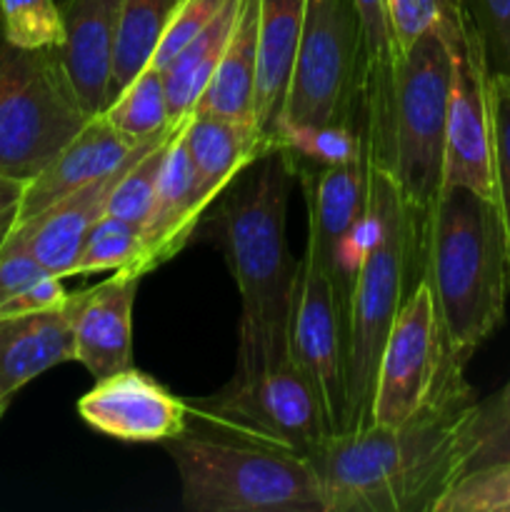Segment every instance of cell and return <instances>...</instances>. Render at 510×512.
Instances as JSON below:
<instances>
[{"label": "cell", "mask_w": 510, "mask_h": 512, "mask_svg": "<svg viewBox=\"0 0 510 512\" xmlns=\"http://www.w3.org/2000/svg\"><path fill=\"white\" fill-rule=\"evenodd\" d=\"M478 413L465 380L408 423L328 435L308 460L325 512H433L463 475Z\"/></svg>", "instance_id": "1"}, {"label": "cell", "mask_w": 510, "mask_h": 512, "mask_svg": "<svg viewBox=\"0 0 510 512\" xmlns=\"http://www.w3.org/2000/svg\"><path fill=\"white\" fill-rule=\"evenodd\" d=\"M420 278L428 283L450 355H470L498 330L510 285V255L495 200L445 188L423 223Z\"/></svg>", "instance_id": "2"}, {"label": "cell", "mask_w": 510, "mask_h": 512, "mask_svg": "<svg viewBox=\"0 0 510 512\" xmlns=\"http://www.w3.org/2000/svg\"><path fill=\"white\" fill-rule=\"evenodd\" d=\"M295 170L280 148L255 158L225 188L210 215L215 240L240 293V328L268 345H288L298 263L285 240Z\"/></svg>", "instance_id": "3"}, {"label": "cell", "mask_w": 510, "mask_h": 512, "mask_svg": "<svg viewBox=\"0 0 510 512\" xmlns=\"http://www.w3.org/2000/svg\"><path fill=\"white\" fill-rule=\"evenodd\" d=\"M425 215L370 163V230L348 300L350 430L368 428L375 370L395 315L420 280Z\"/></svg>", "instance_id": "4"}, {"label": "cell", "mask_w": 510, "mask_h": 512, "mask_svg": "<svg viewBox=\"0 0 510 512\" xmlns=\"http://www.w3.org/2000/svg\"><path fill=\"white\" fill-rule=\"evenodd\" d=\"M190 418L213 433L310 460L330 435L323 405L290 358L240 330L233 378L208 398L185 400Z\"/></svg>", "instance_id": "5"}, {"label": "cell", "mask_w": 510, "mask_h": 512, "mask_svg": "<svg viewBox=\"0 0 510 512\" xmlns=\"http://www.w3.org/2000/svg\"><path fill=\"white\" fill-rule=\"evenodd\" d=\"M165 450L190 512H325L313 468L293 453L190 428Z\"/></svg>", "instance_id": "6"}, {"label": "cell", "mask_w": 510, "mask_h": 512, "mask_svg": "<svg viewBox=\"0 0 510 512\" xmlns=\"http://www.w3.org/2000/svg\"><path fill=\"white\" fill-rule=\"evenodd\" d=\"M55 48H20L0 25V175L30 183L88 125Z\"/></svg>", "instance_id": "7"}, {"label": "cell", "mask_w": 510, "mask_h": 512, "mask_svg": "<svg viewBox=\"0 0 510 512\" xmlns=\"http://www.w3.org/2000/svg\"><path fill=\"white\" fill-rule=\"evenodd\" d=\"M450 30H425L398 58L393 80L390 170L400 198L428 218L443 180L453 50Z\"/></svg>", "instance_id": "8"}, {"label": "cell", "mask_w": 510, "mask_h": 512, "mask_svg": "<svg viewBox=\"0 0 510 512\" xmlns=\"http://www.w3.org/2000/svg\"><path fill=\"white\" fill-rule=\"evenodd\" d=\"M280 123L363 125V30L353 0H308Z\"/></svg>", "instance_id": "9"}, {"label": "cell", "mask_w": 510, "mask_h": 512, "mask_svg": "<svg viewBox=\"0 0 510 512\" xmlns=\"http://www.w3.org/2000/svg\"><path fill=\"white\" fill-rule=\"evenodd\" d=\"M465 383V365L450 355L433 295L423 278L395 315L375 370L370 425L408 423L445 388Z\"/></svg>", "instance_id": "10"}, {"label": "cell", "mask_w": 510, "mask_h": 512, "mask_svg": "<svg viewBox=\"0 0 510 512\" xmlns=\"http://www.w3.org/2000/svg\"><path fill=\"white\" fill-rule=\"evenodd\" d=\"M308 203V250L333 285L343 313L368 245L370 155L335 168H295ZM348 323V320H345Z\"/></svg>", "instance_id": "11"}, {"label": "cell", "mask_w": 510, "mask_h": 512, "mask_svg": "<svg viewBox=\"0 0 510 512\" xmlns=\"http://www.w3.org/2000/svg\"><path fill=\"white\" fill-rule=\"evenodd\" d=\"M288 348L323 405L330 435L350 430L348 323L328 275L308 253L298 263Z\"/></svg>", "instance_id": "12"}, {"label": "cell", "mask_w": 510, "mask_h": 512, "mask_svg": "<svg viewBox=\"0 0 510 512\" xmlns=\"http://www.w3.org/2000/svg\"><path fill=\"white\" fill-rule=\"evenodd\" d=\"M453 78H450L448 123H445L443 180L445 188H468L495 200L493 185V110L490 68L473 25L450 35Z\"/></svg>", "instance_id": "13"}, {"label": "cell", "mask_w": 510, "mask_h": 512, "mask_svg": "<svg viewBox=\"0 0 510 512\" xmlns=\"http://www.w3.org/2000/svg\"><path fill=\"white\" fill-rule=\"evenodd\" d=\"M78 415L100 435L123 443H168L188 430V403L138 368L95 380L78 400Z\"/></svg>", "instance_id": "14"}, {"label": "cell", "mask_w": 510, "mask_h": 512, "mask_svg": "<svg viewBox=\"0 0 510 512\" xmlns=\"http://www.w3.org/2000/svg\"><path fill=\"white\" fill-rule=\"evenodd\" d=\"M140 280L128 270H113L103 283L68 293L75 360L95 380L133 365V305Z\"/></svg>", "instance_id": "15"}, {"label": "cell", "mask_w": 510, "mask_h": 512, "mask_svg": "<svg viewBox=\"0 0 510 512\" xmlns=\"http://www.w3.org/2000/svg\"><path fill=\"white\" fill-rule=\"evenodd\" d=\"M158 135L145 140L130 138V135L120 133L115 125H110L103 115H93L88 125L60 150L58 158L30 180L23 195V205H20L18 223L40 213L63 195L133 163L158 140Z\"/></svg>", "instance_id": "16"}, {"label": "cell", "mask_w": 510, "mask_h": 512, "mask_svg": "<svg viewBox=\"0 0 510 512\" xmlns=\"http://www.w3.org/2000/svg\"><path fill=\"white\" fill-rule=\"evenodd\" d=\"M120 8L123 0H58L63 20L58 53L88 115H100L110 105Z\"/></svg>", "instance_id": "17"}, {"label": "cell", "mask_w": 510, "mask_h": 512, "mask_svg": "<svg viewBox=\"0 0 510 512\" xmlns=\"http://www.w3.org/2000/svg\"><path fill=\"white\" fill-rule=\"evenodd\" d=\"M125 168L103 175V178L58 198L40 213L15 223L5 240L28 250L40 265H45L58 278H70L85 238L105 215L110 193Z\"/></svg>", "instance_id": "18"}, {"label": "cell", "mask_w": 510, "mask_h": 512, "mask_svg": "<svg viewBox=\"0 0 510 512\" xmlns=\"http://www.w3.org/2000/svg\"><path fill=\"white\" fill-rule=\"evenodd\" d=\"M188 118L183 120V125L165 150L153 203H150L148 215L140 225L143 255H140V263L135 268L140 278L173 260L190 243L195 230L205 220V210L200 208L198 193H195V170L183 135Z\"/></svg>", "instance_id": "19"}, {"label": "cell", "mask_w": 510, "mask_h": 512, "mask_svg": "<svg viewBox=\"0 0 510 512\" xmlns=\"http://www.w3.org/2000/svg\"><path fill=\"white\" fill-rule=\"evenodd\" d=\"M363 30V123L370 163L390 170L393 80L398 65L388 0H353Z\"/></svg>", "instance_id": "20"}, {"label": "cell", "mask_w": 510, "mask_h": 512, "mask_svg": "<svg viewBox=\"0 0 510 512\" xmlns=\"http://www.w3.org/2000/svg\"><path fill=\"white\" fill-rule=\"evenodd\" d=\"M185 145L195 170V193L208 218L230 183L263 153H268L255 120L190 115L185 123Z\"/></svg>", "instance_id": "21"}, {"label": "cell", "mask_w": 510, "mask_h": 512, "mask_svg": "<svg viewBox=\"0 0 510 512\" xmlns=\"http://www.w3.org/2000/svg\"><path fill=\"white\" fill-rule=\"evenodd\" d=\"M305 3L308 0H260L255 123L268 148H273V135L288 100Z\"/></svg>", "instance_id": "22"}, {"label": "cell", "mask_w": 510, "mask_h": 512, "mask_svg": "<svg viewBox=\"0 0 510 512\" xmlns=\"http://www.w3.org/2000/svg\"><path fill=\"white\" fill-rule=\"evenodd\" d=\"M70 360H75V335L68 305L0 318V390L8 398Z\"/></svg>", "instance_id": "23"}, {"label": "cell", "mask_w": 510, "mask_h": 512, "mask_svg": "<svg viewBox=\"0 0 510 512\" xmlns=\"http://www.w3.org/2000/svg\"><path fill=\"white\" fill-rule=\"evenodd\" d=\"M258 20L260 0H240L238 18L225 53L208 88L195 103V115L255 120V83H258ZM258 125V123H255Z\"/></svg>", "instance_id": "24"}, {"label": "cell", "mask_w": 510, "mask_h": 512, "mask_svg": "<svg viewBox=\"0 0 510 512\" xmlns=\"http://www.w3.org/2000/svg\"><path fill=\"white\" fill-rule=\"evenodd\" d=\"M240 0H228L223 10L213 18V23L195 35L173 60L163 68L165 98H168L170 118L180 120L193 113L195 103L208 88L215 68L225 53L235 18H238Z\"/></svg>", "instance_id": "25"}, {"label": "cell", "mask_w": 510, "mask_h": 512, "mask_svg": "<svg viewBox=\"0 0 510 512\" xmlns=\"http://www.w3.org/2000/svg\"><path fill=\"white\" fill-rule=\"evenodd\" d=\"M295 168H335L368 155L363 125L353 123H280L273 135Z\"/></svg>", "instance_id": "26"}, {"label": "cell", "mask_w": 510, "mask_h": 512, "mask_svg": "<svg viewBox=\"0 0 510 512\" xmlns=\"http://www.w3.org/2000/svg\"><path fill=\"white\" fill-rule=\"evenodd\" d=\"M180 0H123L115 40L110 100L153 60L163 30Z\"/></svg>", "instance_id": "27"}, {"label": "cell", "mask_w": 510, "mask_h": 512, "mask_svg": "<svg viewBox=\"0 0 510 512\" xmlns=\"http://www.w3.org/2000/svg\"><path fill=\"white\" fill-rule=\"evenodd\" d=\"M68 300L63 278L50 273L18 243L0 245V318L60 308Z\"/></svg>", "instance_id": "28"}, {"label": "cell", "mask_w": 510, "mask_h": 512, "mask_svg": "<svg viewBox=\"0 0 510 512\" xmlns=\"http://www.w3.org/2000/svg\"><path fill=\"white\" fill-rule=\"evenodd\" d=\"M100 115L130 138L145 140L163 133L173 123L165 98L163 70L150 63L145 65Z\"/></svg>", "instance_id": "29"}, {"label": "cell", "mask_w": 510, "mask_h": 512, "mask_svg": "<svg viewBox=\"0 0 510 512\" xmlns=\"http://www.w3.org/2000/svg\"><path fill=\"white\" fill-rule=\"evenodd\" d=\"M188 115H185V118H188ZM185 118L173 120L170 128H165L163 133L158 135V140H155L145 153H140L128 168H125V173L120 175L113 193H110L105 213L128 220V223L143 225L145 215H148L150 210V203H153L155 185H158L160 168H163V160H165V150H168L170 140H173V135L178 133Z\"/></svg>", "instance_id": "30"}, {"label": "cell", "mask_w": 510, "mask_h": 512, "mask_svg": "<svg viewBox=\"0 0 510 512\" xmlns=\"http://www.w3.org/2000/svg\"><path fill=\"white\" fill-rule=\"evenodd\" d=\"M140 255H143L140 225L105 213L85 238L73 275L113 273V270H128L138 275L135 268L140 263Z\"/></svg>", "instance_id": "31"}, {"label": "cell", "mask_w": 510, "mask_h": 512, "mask_svg": "<svg viewBox=\"0 0 510 512\" xmlns=\"http://www.w3.org/2000/svg\"><path fill=\"white\" fill-rule=\"evenodd\" d=\"M433 512H510V463L463 473Z\"/></svg>", "instance_id": "32"}, {"label": "cell", "mask_w": 510, "mask_h": 512, "mask_svg": "<svg viewBox=\"0 0 510 512\" xmlns=\"http://www.w3.org/2000/svg\"><path fill=\"white\" fill-rule=\"evenodd\" d=\"M0 25L20 48H55L63 43V20L55 0H0Z\"/></svg>", "instance_id": "33"}, {"label": "cell", "mask_w": 510, "mask_h": 512, "mask_svg": "<svg viewBox=\"0 0 510 512\" xmlns=\"http://www.w3.org/2000/svg\"><path fill=\"white\" fill-rule=\"evenodd\" d=\"M388 8L398 55H403L425 30L435 25L450 33L463 28L458 0H388Z\"/></svg>", "instance_id": "34"}, {"label": "cell", "mask_w": 510, "mask_h": 512, "mask_svg": "<svg viewBox=\"0 0 510 512\" xmlns=\"http://www.w3.org/2000/svg\"><path fill=\"white\" fill-rule=\"evenodd\" d=\"M490 110H493L495 205L500 210L510 255V78L505 75H490Z\"/></svg>", "instance_id": "35"}, {"label": "cell", "mask_w": 510, "mask_h": 512, "mask_svg": "<svg viewBox=\"0 0 510 512\" xmlns=\"http://www.w3.org/2000/svg\"><path fill=\"white\" fill-rule=\"evenodd\" d=\"M458 5L483 43L490 75L510 78V0H458Z\"/></svg>", "instance_id": "36"}, {"label": "cell", "mask_w": 510, "mask_h": 512, "mask_svg": "<svg viewBox=\"0 0 510 512\" xmlns=\"http://www.w3.org/2000/svg\"><path fill=\"white\" fill-rule=\"evenodd\" d=\"M225 5H228V0H180L175 5L173 15H170L168 25H165L163 38H160L158 48H155L150 65L163 70L195 35L203 33L213 23V18Z\"/></svg>", "instance_id": "37"}, {"label": "cell", "mask_w": 510, "mask_h": 512, "mask_svg": "<svg viewBox=\"0 0 510 512\" xmlns=\"http://www.w3.org/2000/svg\"><path fill=\"white\" fill-rule=\"evenodd\" d=\"M500 463H510V418L490 425L475 423V443L470 448L468 460H465L463 473Z\"/></svg>", "instance_id": "38"}, {"label": "cell", "mask_w": 510, "mask_h": 512, "mask_svg": "<svg viewBox=\"0 0 510 512\" xmlns=\"http://www.w3.org/2000/svg\"><path fill=\"white\" fill-rule=\"evenodd\" d=\"M25 188H28L25 180L0 175V245H3V240L8 238L13 225L18 223V213H20V205H23Z\"/></svg>", "instance_id": "39"}, {"label": "cell", "mask_w": 510, "mask_h": 512, "mask_svg": "<svg viewBox=\"0 0 510 512\" xmlns=\"http://www.w3.org/2000/svg\"><path fill=\"white\" fill-rule=\"evenodd\" d=\"M503 418H510V380L495 398H490L488 403H480L478 425L498 423V420Z\"/></svg>", "instance_id": "40"}, {"label": "cell", "mask_w": 510, "mask_h": 512, "mask_svg": "<svg viewBox=\"0 0 510 512\" xmlns=\"http://www.w3.org/2000/svg\"><path fill=\"white\" fill-rule=\"evenodd\" d=\"M8 403H10V398L3 393V390H0V418H3L5 410H8Z\"/></svg>", "instance_id": "41"}]
</instances>
